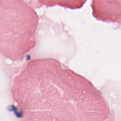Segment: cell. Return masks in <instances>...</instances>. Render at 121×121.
I'll return each mask as SVG.
<instances>
[{
	"label": "cell",
	"mask_w": 121,
	"mask_h": 121,
	"mask_svg": "<svg viewBox=\"0 0 121 121\" xmlns=\"http://www.w3.org/2000/svg\"><path fill=\"white\" fill-rule=\"evenodd\" d=\"M38 17L23 0H0V53L13 61L23 59L35 45Z\"/></svg>",
	"instance_id": "6da1fadb"
},
{
	"label": "cell",
	"mask_w": 121,
	"mask_h": 121,
	"mask_svg": "<svg viewBox=\"0 0 121 121\" xmlns=\"http://www.w3.org/2000/svg\"><path fill=\"white\" fill-rule=\"evenodd\" d=\"M20 117L21 121H111L99 111L82 106L32 110Z\"/></svg>",
	"instance_id": "7a4b0ae2"
},
{
	"label": "cell",
	"mask_w": 121,
	"mask_h": 121,
	"mask_svg": "<svg viewBox=\"0 0 121 121\" xmlns=\"http://www.w3.org/2000/svg\"><path fill=\"white\" fill-rule=\"evenodd\" d=\"M121 0H93L92 7L94 16L104 21L120 22Z\"/></svg>",
	"instance_id": "3957f363"
}]
</instances>
